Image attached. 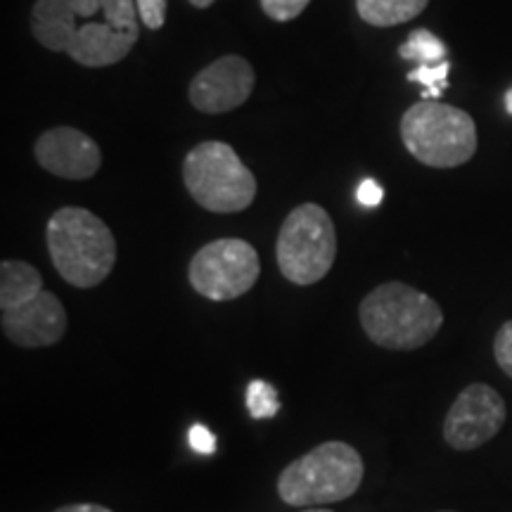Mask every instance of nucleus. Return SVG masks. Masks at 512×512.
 Returning <instances> with one entry per match:
<instances>
[{
  "mask_svg": "<svg viewBox=\"0 0 512 512\" xmlns=\"http://www.w3.org/2000/svg\"><path fill=\"white\" fill-rule=\"evenodd\" d=\"M358 320L370 342L380 349L415 351L437 337L444 325V311L430 294L392 280L363 297Z\"/></svg>",
  "mask_w": 512,
  "mask_h": 512,
  "instance_id": "obj_1",
  "label": "nucleus"
},
{
  "mask_svg": "<svg viewBox=\"0 0 512 512\" xmlns=\"http://www.w3.org/2000/svg\"><path fill=\"white\" fill-rule=\"evenodd\" d=\"M46 242L55 271L67 285L91 290L117 264V240L105 221L83 207H62L50 216Z\"/></svg>",
  "mask_w": 512,
  "mask_h": 512,
  "instance_id": "obj_2",
  "label": "nucleus"
},
{
  "mask_svg": "<svg viewBox=\"0 0 512 512\" xmlns=\"http://www.w3.org/2000/svg\"><path fill=\"white\" fill-rule=\"evenodd\" d=\"M366 477L363 456L347 441H323L292 460L278 477V496L292 508H316L347 501Z\"/></svg>",
  "mask_w": 512,
  "mask_h": 512,
  "instance_id": "obj_3",
  "label": "nucleus"
},
{
  "mask_svg": "<svg viewBox=\"0 0 512 512\" xmlns=\"http://www.w3.org/2000/svg\"><path fill=\"white\" fill-rule=\"evenodd\" d=\"M401 140L420 164L456 169L475 157L477 126L470 114L437 100H422L401 117Z\"/></svg>",
  "mask_w": 512,
  "mask_h": 512,
  "instance_id": "obj_4",
  "label": "nucleus"
},
{
  "mask_svg": "<svg viewBox=\"0 0 512 512\" xmlns=\"http://www.w3.org/2000/svg\"><path fill=\"white\" fill-rule=\"evenodd\" d=\"M183 183L202 209L238 214L256 200V178L228 143L195 145L183 162Z\"/></svg>",
  "mask_w": 512,
  "mask_h": 512,
  "instance_id": "obj_5",
  "label": "nucleus"
},
{
  "mask_svg": "<svg viewBox=\"0 0 512 512\" xmlns=\"http://www.w3.org/2000/svg\"><path fill=\"white\" fill-rule=\"evenodd\" d=\"M337 259V230L320 204L294 207L275 240V261L292 285H313L330 273Z\"/></svg>",
  "mask_w": 512,
  "mask_h": 512,
  "instance_id": "obj_6",
  "label": "nucleus"
},
{
  "mask_svg": "<svg viewBox=\"0 0 512 512\" xmlns=\"http://www.w3.org/2000/svg\"><path fill=\"white\" fill-rule=\"evenodd\" d=\"M259 275V254L240 238L209 242L197 249L188 266L192 290L209 302H233L252 290Z\"/></svg>",
  "mask_w": 512,
  "mask_h": 512,
  "instance_id": "obj_7",
  "label": "nucleus"
},
{
  "mask_svg": "<svg viewBox=\"0 0 512 512\" xmlns=\"http://www.w3.org/2000/svg\"><path fill=\"white\" fill-rule=\"evenodd\" d=\"M508 408L491 384H467L444 418V439L456 451H475L503 430Z\"/></svg>",
  "mask_w": 512,
  "mask_h": 512,
  "instance_id": "obj_8",
  "label": "nucleus"
},
{
  "mask_svg": "<svg viewBox=\"0 0 512 512\" xmlns=\"http://www.w3.org/2000/svg\"><path fill=\"white\" fill-rule=\"evenodd\" d=\"M254 67L240 55H223L190 81L188 98L197 112L226 114L245 105L254 91Z\"/></svg>",
  "mask_w": 512,
  "mask_h": 512,
  "instance_id": "obj_9",
  "label": "nucleus"
},
{
  "mask_svg": "<svg viewBox=\"0 0 512 512\" xmlns=\"http://www.w3.org/2000/svg\"><path fill=\"white\" fill-rule=\"evenodd\" d=\"M67 325V311H64L60 297L48 290L31 297L29 302L0 311L3 335L15 347L22 349L53 347V344H57L64 337Z\"/></svg>",
  "mask_w": 512,
  "mask_h": 512,
  "instance_id": "obj_10",
  "label": "nucleus"
},
{
  "mask_svg": "<svg viewBox=\"0 0 512 512\" xmlns=\"http://www.w3.org/2000/svg\"><path fill=\"white\" fill-rule=\"evenodd\" d=\"M34 155L41 169L64 181H88L102 166L98 143L72 126H57L43 133L36 140Z\"/></svg>",
  "mask_w": 512,
  "mask_h": 512,
  "instance_id": "obj_11",
  "label": "nucleus"
},
{
  "mask_svg": "<svg viewBox=\"0 0 512 512\" xmlns=\"http://www.w3.org/2000/svg\"><path fill=\"white\" fill-rule=\"evenodd\" d=\"M102 12L100 0H36L31 10V31L43 48L67 53L76 34V22L93 19Z\"/></svg>",
  "mask_w": 512,
  "mask_h": 512,
  "instance_id": "obj_12",
  "label": "nucleus"
},
{
  "mask_svg": "<svg viewBox=\"0 0 512 512\" xmlns=\"http://www.w3.org/2000/svg\"><path fill=\"white\" fill-rule=\"evenodd\" d=\"M140 31H117L107 22H95L88 19L69 43L67 55L81 67H110L124 60L138 43Z\"/></svg>",
  "mask_w": 512,
  "mask_h": 512,
  "instance_id": "obj_13",
  "label": "nucleus"
},
{
  "mask_svg": "<svg viewBox=\"0 0 512 512\" xmlns=\"http://www.w3.org/2000/svg\"><path fill=\"white\" fill-rule=\"evenodd\" d=\"M43 292V275L27 261H3L0 264V311L29 302Z\"/></svg>",
  "mask_w": 512,
  "mask_h": 512,
  "instance_id": "obj_14",
  "label": "nucleus"
},
{
  "mask_svg": "<svg viewBox=\"0 0 512 512\" xmlns=\"http://www.w3.org/2000/svg\"><path fill=\"white\" fill-rule=\"evenodd\" d=\"M427 5L430 0H356L358 17L380 29L411 22Z\"/></svg>",
  "mask_w": 512,
  "mask_h": 512,
  "instance_id": "obj_15",
  "label": "nucleus"
},
{
  "mask_svg": "<svg viewBox=\"0 0 512 512\" xmlns=\"http://www.w3.org/2000/svg\"><path fill=\"white\" fill-rule=\"evenodd\" d=\"M399 55L403 60L415 64H441L446 62V43L427 29H415L408 34L406 41L399 46Z\"/></svg>",
  "mask_w": 512,
  "mask_h": 512,
  "instance_id": "obj_16",
  "label": "nucleus"
},
{
  "mask_svg": "<svg viewBox=\"0 0 512 512\" xmlns=\"http://www.w3.org/2000/svg\"><path fill=\"white\" fill-rule=\"evenodd\" d=\"M245 403H247L249 415L256 420L275 418L280 411L278 392H275L273 384H268L266 380H252L247 384Z\"/></svg>",
  "mask_w": 512,
  "mask_h": 512,
  "instance_id": "obj_17",
  "label": "nucleus"
},
{
  "mask_svg": "<svg viewBox=\"0 0 512 512\" xmlns=\"http://www.w3.org/2000/svg\"><path fill=\"white\" fill-rule=\"evenodd\" d=\"M448 72H451V62L448 60L441 64H418L408 72V81L425 86V100H437L448 88Z\"/></svg>",
  "mask_w": 512,
  "mask_h": 512,
  "instance_id": "obj_18",
  "label": "nucleus"
},
{
  "mask_svg": "<svg viewBox=\"0 0 512 512\" xmlns=\"http://www.w3.org/2000/svg\"><path fill=\"white\" fill-rule=\"evenodd\" d=\"M102 17L117 31H140L136 0H100Z\"/></svg>",
  "mask_w": 512,
  "mask_h": 512,
  "instance_id": "obj_19",
  "label": "nucleus"
},
{
  "mask_svg": "<svg viewBox=\"0 0 512 512\" xmlns=\"http://www.w3.org/2000/svg\"><path fill=\"white\" fill-rule=\"evenodd\" d=\"M311 0H261V10L275 22H292L309 8Z\"/></svg>",
  "mask_w": 512,
  "mask_h": 512,
  "instance_id": "obj_20",
  "label": "nucleus"
},
{
  "mask_svg": "<svg viewBox=\"0 0 512 512\" xmlns=\"http://www.w3.org/2000/svg\"><path fill=\"white\" fill-rule=\"evenodd\" d=\"M494 358H496L498 368H501L503 373L512 380V320H505V323L496 332Z\"/></svg>",
  "mask_w": 512,
  "mask_h": 512,
  "instance_id": "obj_21",
  "label": "nucleus"
},
{
  "mask_svg": "<svg viewBox=\"0 0 512 512\" xmlns=\"http://www.w3.org/2000/svg\"><path fill=\"white\" fill-rule=\"evenodd\" d=\"M138 17L147 29L157 31L166 22V0H136Z\"/></svg>",
  "mask_w": 512,
  "mask_h": 512,
  "instance_id": "obj_22",
  "label": "nucleus"
},
{
  "mask_svg": "<svg viewBox=\"0 0 512 512\" xmlns=\"http://www.w3.org/2000/svg\"><path fill=\"white\" fill-rule=\"evenodd\" d=\"M188 444H190L192 451L200 453V456H214V453H216L214 432H211L207 425H202V422H195V425L190 427Z\"/></svg>",
  "mask_w": 512,
  "mask_h": 512,
  "instance_id": "obj_23",
  "label": "nucleus"
},
{
  "mask_svg": "<svg viewBox=\"0 0 512 512\" xmlns=\"http://www.w3.org/2000/svg\"><path fill=\"white\" fill-rule=\"evenodd\" d=\"M384 200V190L382 185L375 181V178H363L356 188V202L366 209H375L380 207Z\"/></svg>",
  "mask_w": 512,
  "mask_h": 512,
  "instance_id": "obj_24",
  "label": "nucleus"
},
{
  "mask_svg": "<svg viewBox=\"0 0 512 512\" xmlns=\"http://www.w3.org/2000/svg\"><path fill=\"white\" fill-rule=\"evenodd\" d=\"M55 512H114V510L98 503H72V505H62V508H57Z\"/></svg>",
  "mask_w": 512,
  "mask_h": 512,
  "instance_id": "obj_25",
  "label": "nucleus"
},
{
  "mask_svg": "<svg viewBox=\"0 0 512 512\" xmlns=\"http://www.w3.org/2000/svg\"><path fill=\"white\" fill-rule=\"evenodd\" d=\"M190 5H195V8H200V10H204V8H209L211 3H214V0H188Z\"/></svg>",
  "mask_w": 512,
  "mask_h": 512,
  "instance_id": "obj_26",
  "label": "nucleus"
},
{
  "mask_svg": "<svg viewBox=\"0 0 512 512\" xmlns=\"http://www.w3.org/2000/svg\"><path fill=\"white\" fill-rule=\"evenodd\" d=\"M505 110H508V114H512V88L505 93Z\"/></svg>",
  "mask_w": 512,
  "mask_h": 512,
  "instance_id": "obj_27",
  "label": "nucleus"
},
{
  "mask_svg": "<svg viewBox=\"0 0 512 512\" xmlns=\"http://www.w3.org/2000/svg\"><path fill=\"white\" fill-rule=\"evenodd\" d=\"M304 512H332V510H325V508H306Z\"/></svg>",
  "mask_w": 512,
  "mask_h": 512,
  "instance_id": "obj_28",
  "label": "nucleus"
},
{
  "mask_svg": "<svg viewBox=\"0 0 512 512\" xmlns=\"http://www.w3.org/2000/svg\"><path fill=\"white\" fill-rule=\"evenodd\" d=\"M441 512H453V510H441Z\"/></svg>",
  "mask_w": 512,
  "mask_h": 512,
  "instance_id": "obj_29",
  "label": "nucleus"
}]
</instances>
